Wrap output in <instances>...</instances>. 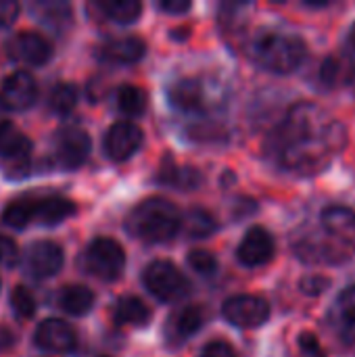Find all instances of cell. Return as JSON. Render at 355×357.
Masks as SVG:
<instances>
[{"label": "cell", "instance_id": "cell-1", "mask_svg": "<svg viewBox=\"0 0 355 357\" xmlns=\"http://www.w3.org/2000/svg\"><path fill=\"white\" fill-rule=\"evenodd\" d=\"M343 144V128L312 102L295 105L276 130L272 151L287 169L316 174L324 169Z\"/></svg>", "mask_w": 355, "mask_h": 357}, {"label": "cell", "instance_id": "cell-2", "mask_svg": "<svg viewBox=\"0 0 355 357\" xmlns=\"http://www.w3.org/2000/svg\"><path fill=\"white\" fill-rule=\"evenodd\" d=\"M180 226V209L163 197L144 199L128 218V230L146 243H167L178 234Z\"/></svg>", "mask_w": 355, "mask_h": 357}, {"label": "cell", "instance_id": "cell-3", "mask_svg": "<svg viewBox=\"0 0 355 357\" xmlns=\"http://www.w3.org/2000/svg\"><path fill=\"white\" fill-rule=\"evenodd\" d=\"M249 52L262 67L276 73H291L303 63L308 50L301 38L266 29L253 36Z\"/></svg>", "mask_w": 355, "mask_h": 357}, {"label": "cell", "instance_id": "cell-4", "mask_svg": "<svg viewBox=\"0 0 355 357\" xmlns=\"http://www.w3.org/2000/svg\"><path fill=\"white\" fill-rule=\"evenodd\" d=\"M142 280L149 293L157 297L161 303L180 301L188 293V280L184 278V274L172 261L165 259L149 264L142 274Z\"/></svg>", "mask_w": 355, "mask_h": 357}, {"label": "cell", "instance_id": "cell-5", "mask_svg": "<svg viewBox=\"0 0 355 357\" xmlns=\"http://www.w3.org/2000/svg\"><path fill=\"white\" fill-rule=\"evenodd\" d=\"M84 266L100 280H115L126 266V253L113 238H96L84 253Z\"/></svg>", "mask_w": 355, "mask_h": 357}, {"label": "cell", "instance_id": "cell-6", "mask_svg": "<svg viewBox=\"0 0 355 357\" xmlns=\"http://www.w3.org/2000/svg\"><path fill=\"white\" fill-rule=\"evenodd\" d=\"M29 153H31V142L29 138L17 130L10 121L0 123V157L8 163L10 176L19 178L29 172Z\"/></svg>", "mask_w": 355, "mask_h": 357}, {"label": "cell", "instance_id": "cell-7", "mask_svg": "<svg viewBox=\"0 0 355 357\" xmlns=\"http://www.w3.org/2000/svg\"><path fill=\"white\" fill-rule=\"evenodd\" d=\"M222 314L239 328H255L270 318V305L257 295H236L224 303Z\"/></svg>", "mask_w": 355, "mask_h": 357}, {"label": "cell", "instance_id": "cell-8", "mask_svg": "<svg viewBox=\"0 0 355 357\" xmlns=\"http://www.w3.org/2000/svg\"><path fill=\"white\" fill-rule=\"evenodd\" d=\"M38 94L36 79L27 71H15L0 82V107L8 111H23L33 105Z\"/></svg>", "mask_w": 355, "mask_h": 357}, {"label": "cell", "instance_id": "cell-9", "mask_svg": "<svg viewBox=\"0 0 355 357\" xmlns=\"http://www.w3.org/2000/svg\"><path fill=\"white\" fill-rule=\"evenodd\" d=\"M54 155L61 167L75 169L90 155V136L82 128H65L56 134Z\"/></svg>", "mask_w": 355, "mask_h": 357}, {"label": "cell", "instance_id": "cell-10", "mask_svg": "<svg viewBox=\"0 0 355 357\" xmlns=\"http://www.w3.org/2000/svg\"><path fill=\"white\" fill-rule=\"evenodd\" d=\"M236 255H239V261L243 266H249V268H257V266L268 264L274 257V238H272V234L262 226H253L245 234V238L241 241V245L236 249Z\"/></svg>", "mask_w": 355, "mask_h": 357}, {"label": "cell", "instance_id": "cell-11", "mask_svg": "<svg viewBox=\"0 0 355 357\" xmlns=\"http://www.w3.org/2000/svg\"><path fill=\"white\" fill-rule=\"evenodd\" d=\"M142 144V130L130 121L115 123L105 136V151L113 161H126Z\"/></svg>", "mask_w": 355, "mask_h": 357}, {"label": "cell", "instance_id": "cell-12", "mask_svg": "<svg viewBox=\"0 0 355 357\" xmlns=\"http://www.w3.org/2000/svg\"><path fill=\"white\" fill-rule=\"evenodd\" d=\"M8 52L19 63H25V65H42V63H46L50 59L52 46H50V42L42 33L21 31V33H17L10 40Z\"/></svg>", "mask_w": 355, "mask_h": 357}, {"label": "cell", "instance_id": "cell-13", "mask_svg": "<svg viewBox=\"0 0 355 357\" xmlns=\"http://www.w3.org/2000/svg\"><path fill=\"white\" fill-rule=\"evenodd\" d=\"M36 345L46 351H52V354H69L75 349L77 337H75V331L67 322L50 318L38 326Z\"/></svg>", "mask_w": 355, "mask_h": 357}, {"label": "cell", "instance_id": "cell-14", "mask_svg": "<svg viewBox=\"0 0 355 357\" xmlns=\"http://www.w3.org/2000/svg\"><path fill=\"white\" fill-rule=\"evenodd\" d=\"M25 264L36 278H48L63 268V251L59 245L50 241H42L29 247Z\"/></svg>", "mask_w": 355, "mask_h": 357}, {"label": "cell", "instance_id": "cell-15", "mask_svg": "<svg viewBox=\"0 0 355 357\" xmlns=\"http://www.w3.org/2000/svg\"><path fill=\"white\" fill-rule=\"evenodd\" d=\"M146 44L136 36L107 40L100 46V56L109 63H136L144 56Z\"/></svg>", "mask_w": 355, "mask_h": 357}, {"label": "cell", "instance_id": "cell-16", "mask_svg": "<svg viewBox=\"0 0 355 357\" xmlns=\"http://www.w3.org/2000/svg\"><path fill=\"white\" fill-rule=\"evenodd\" d=\"M331 322L337 335L349 345L355 341V287L347 289L335 303Z\"/></svg>", "mask_w": 355, "mask_h": 357}, {"label": "cell", "instance_id": "cell-17", "mask_svg": "<svg viewBox=\"0 0 355 357\" xmlns=\"http://www.w3.org/2000/svg\"><path fill=\"white\" fill-rule=\"evenodd\" d=\"M75 213V205L61 197L33 199V222L44 226H54Z\"/></svg>", "mask_w": 355, "mask_h": 357}, {"label": "cell", "instance_id": "cell-18", "mask_svg": "<svg viewBox=\"0 0 355 357\" xmlns=\"http://www.w3.org/2000/svg\"><path fill=\"white\" fill-rule=\"evenodd\" d=\"M167 96H169V102L180 111H199L203 109V100H205L203 86L190 77L174 82Z\"/></svg>", "mask_w": 355, "mask_h": 357}, {"label": "cell", "instance_id": "cell-19", "mask_svg": "<svg viewBox=\"0 0 355 357\" xmlns=\"http://www.w3.org/2000/svg\"><path fill=\"white\" fill-rule=\"evenodd\" d=\"M322 226L343 243H355V213L347 207H328L322 213Z\"/></svg>", "mask_w": 355, "mask_h": 357}, {"label": "cell", "instance_id": "cell-20", "mask_svg": "<svg viewBox=\"0 0 355 357\" xmlns=\"http://www.w3.org/2000/svg\"><path fill=\"white\" fill-rule=\"evenodd\" d=\"M94 295L84 284H69L59 293V307L71 316H84L92 310Z\"/></svg>", "mask_w": 355, "mask_h": 357}, {"label": "cell", "instance_id": "cell-21", "mask_svg": "<svg viewBox=\"0 0 355 357\" xmlns=\"http://www.w3.org/2000/svg\"><path fill=\"white\" fill-rule=\"evenodd\" d=\"M115 320L123 326H144L151 320V310L138 297H121L115 305Z\"/></svg>", "mask_w": 355, "mask_h": 357}, {"label": "cell", "instance_id": "cell-22", "mask_svg": "<svg viewBox=\"0 0 355 357\" xmlns=\"http://www.w3.org/2000/svg\"><path fill=\"white\" fill-rule=\"evenodd\" d=\"M98 8L117 23H132L142 13V4L138 0H100Z\"/></svg>", "mask_w": 355, "mask_h": 357}, {"label": "cell", "instance_id": "cell-23", "mask_svg": "<svg viewBox=\"0 0 355 357\" xmlns=\"http://www.w3.org/2000/svg\"><path fill=\"white\" fill-rule=\"evenodd\" d=\"M146 105H149V96L142 88L138 86H132V84H126L119 88L117 92V107L121 113L126 115H142L146 111Z\"/></svg>", "mask_w": 355, "mask_h": 357}, {"label": "cell", "instance_id": "cell-24", "mask_svg": "<svg viewBox=\"0 0 355 357\" xmlns=\"http://www.w3.org/2000/svg\"><path fill=\"white\" fill-rule=\"evenodd\" d=\"M186 234L190 238H207L216 232L218 224L213 220V215L205 209H192L186 213Z\"/></svg>", "mask_w": 355, "mask_h": 357}, {"label": "cell", "instance_id": "cell-25", "mask_svg": "<svg viewBox=\"0 0 355 357\" xmlns=\"http://www.w3.org/2000/svg\"><path fill=\"white\" fill-rule=\"evenodd\" d=\"M2 222L10 228H25L33 222V199H19L6 205Z\"/></svg>", "mask_w": 355, "mask_h": 357}, {"label": "cell", "instance_id": "cell-26", "mask_svg": "<svg viewBox=\"0 0 355 357\" xmlns=\"http://www.w3.org/2000/svg\"><path fill=\"white\" fill-rule=\"evenodd\" d=\"M77 102V90L73 84L69 82H59L54 84V88L50 90V96H48V105L54 113L63 115V113H69Z\"/></svg>", "mask_w": 355, "mask_h": 357}, {"label": "cell", "instance_id": "cell-27", "mask_svg": "<svg viewBox=\"0 0 355 357\" xmlns=\"http://www.w3.org/2000/svg\"><path fill=\"white\" fill-rule=\"evenodd\" d=\"M33 13L38 15L40 21L52 25V27H61L69 21L71 13H69V6L65 2H50V0H44V2H36L33 4Z\"/></svg>", "mask_w": 355, "mask_h": 357}, {"label": "cell", "instance_id": "cell-28", "mask_svg": "<svg viewBox=\"0 0 355 357\" xmlns=\"http://www.w3.org/2000/svg\"><path fill=\"white\" fill-rule=\"evenodd\" d=\"M161 182H167L178 188H195L201 182V174L192 167H176V165H165L159 174Z\"/></svg>", "mask_w": 355, "mask_h": 357}, {"label": "cell", "instance_id": "cell-29", "mask_svg": "<svg viewBox=\"0 0 355 357\" xmlns=\"http://www.w3.org/2000/svg\"><path fill=\"white\" fill-rule=\"evenodd\" d=\"M203 324V312L197 307V305H186L184 310H180L176 314V320H174V331L178 337L186 339L190 335H195Z\"/></svg>", "mask_w": 355, "mask_h": 357}, {"label": "cell", "instance_id": "cell-30", "mask_svg": "<svg viewBox=\"0 0 355 357\" xmlns=\"http://www.w3.org/2000/svg\"><path fill=\"white\" fill-rule=\"evenodd\" d=\"M10 305L21 320L31 318L36 312V299L25 287H15V291L10 293Z\"/></svg>", "mask_w": 355, "mask_h": 357}, {"label": "cell", "instance_id": "cell-31", "mask_svg": "<svg viewBox=\"0 0 355 357\" xmlns=\"http://www.w3.org/2000/svg\"><path fill=\"white\" fill-rule=\"evenodd\" d=\"M188 266L197 274H203V276H211L218 272V259L209 251H203V249H195L188 253Z\"/></svg>", "mask_w": 355, "mask_h": 357}, {"label": "cell", "instance_id": "cell-32", "mask_svg": "<svg viewBox=\"0 0 355 357\" xmlns=\"http://www.w3.org/2000/svg\"><path fill=\"white\" fill-rule=\"evenodd\" d=\"M19 259V249L15 245V241H10L8 236H0V266H15Z\"/></svg>", "mask_w": 355, "mask_h": 357}, {"label": "cell", "instance_id": "cell-33", "mask_svg": "<svg viewBox=\"0 0 355 357\" xmlns=\"http://www.w3.org/2000/svg\"><path fill=\"white\" fill-rule=\"evenodd\" d=\"M339 73H341V65H339V61L337 59H326L324 63H322V67H320V82L324 84V86H335L337 84V79H339Z\"/></svg>", "mask_w": 355, "mask_h": 357}, {"label": "cell", "instance_id": "cell-34", "mask_svg": "<svg viewBox=\"0 0 355 357\" xmlns=\"http://www.w3.org/2000/svg\"><path fill=\"white\" fill-rule=\"evenodd\" d=\"M201 357H236V351L226 341H211L203 347Z\"/></svg>", "mask_w": 355, "mask_h": 357}, {"label": "cell", "instance_id": "cell-35", "mask_svg": "<svg viewBox=\"0 0 355 357\" xmlns=\"http://www.w3.org/2000/svg\"><path fill=\"white\" fill-rule=\"evenodd\" d=\"M299 347H301V351L308 357H324V351H322L318 339L312 333H303L299 337Z\"/></svg>", "mask_w": 355, "mask_h": 357}, {"label": "cell", "instance_id": "cell-36", "mask_svg": "<svg viewBox=\"0 0 355 357\" xmlns=\"http://www.w3.org/2000/svg\"><path fill=\"white\" fill-rule=\"evenodd\" d=\"M328 280L326 278H320V276H308L301 280V291L308 293V295H320L328 289Z\"/></svg>", "mask_w": 355, "mask_h": 357}, {"label": "cell", "instance_id": "cell-37", "mask_svg": "<svg viewBox=\"0 0 355 357\" xmlns=\"http://www.w3.org/2000/svg\"><path fill=\"white\" fill-rule=\"evenodd\" d=\"M17 13H19V4L15 0H0V27L13 23Z\"/></svg>", "mask_w": 355, "mask_h": 357}, {"label": "cell", "instance_id": "cell-38", "mask_svg": "<svg viewBox=\"0 0 355 357\" xmlns=\"http://www.w3.org/2000/svg\"><path fill=\"white\" fill-rule=\"evenodd\" d=\"M159 8L167 13H186L190 8V2L188 0H161Z\"/></svg>", "mask_w": 355, "mask_h": 357}, {"label": "cell", "instance_id": "cell-39", "mask_svg": "<svg viewBox=\"0 0 355 357\" xmlns=\"http://www.w3.org/2000/svg\"><path fill=\"white\" fill-rule=\"evenodd\" d=\"M13 343H15V337H13V333H10L8 328L0 326V351L8 349Z\"/></svg>", "mask_w": 355, "mask_h": 357}, {"label": "cell", "instance_id": "cell-40", "mask_svg": "<svg viewBox=\"0 0 355 357\" xmlns=\"http://www.w3.org/2000/svg\"><path fill=\"white\" fill-rule=\"evenodd\" d=\"M349 42H352V46H354L355 50V23L354 27H352V31H349Z\"/></svg>", "mask_w": 355, "mask_h": 357}, {"label": "cell", "instance_id": "cell-41", "mask_svg": "<svg viewBox=\"0 0 355 357\" xmlns=\"http://www.w3.org/2000/svg\"><path fill=\"white\" fill-rule=\"evenodd\" d=\"M103 357H109V356H103Z\"/></svg>", "mask_w": 355, "mask_h": 357}]
</instances>
